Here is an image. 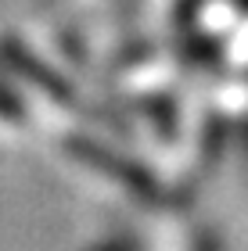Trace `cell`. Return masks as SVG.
I'll use <instances>...</instances> for the list:
<instances>
[{"label": "cell", "instance_id": "cell-1", "mask_svg": "<svg viewBox=\"0 0 248 251\" xmlns=\"http://www.w3.org/2000/svg\"><path fill=\"white\" fill-rule=\"evenodd\" d=\"M0 115H7V119H18V115H22V104L7 94L4 86H0Z\"/></svg>", "mask_w": 248, "mask_h": 251}]
</instances>
